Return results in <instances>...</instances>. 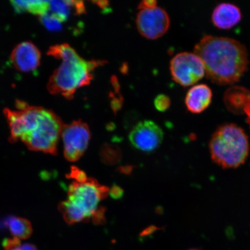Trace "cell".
Returning <instances> with one entry per match:
<instances>
[{
	"label": "cell",
	"instance_id": "1",
	"mask_svg": "<svg viewBox=\"0 0 250 250\" xmlns=\"http://www.w3.org/2000/svg\"><path fill=\"white\" fill-rule=\"evenodd\" d=\"M17 110L5 108L10 136L9 142L21 141L28 149L52 155L58 154V145L63 123L55 112L18 101Z\"/></svg>",
	"mask_w": 250,
	"mask_h": 250
},
{
	"label": "cell",
	"instance_id": "2",
	"mask_svg": "<svg viewBox=\"0 0 250 250\" xmlns=\"http://www.w3.org/2000/svg\"><path fill=\"white\" fill-rule=\"evenodd\" d=\"M206 76L220 85H233L248 69V52L245 45L228 37L206 35L195 46Z\"/></svg>",
	"mask_w": 250,
	"mask_h": 250
},
{
	"label": "cell",
	"instance_id": "3",
	"mask_svg": "<svg viewBox=\"0 0 250 250\" xmlns=\"http://www.w3.org/2000/svg\"><path fill=\"white\" fill-rule=\"evenodd\" d=\"M47 54L62 60L47 85L52 95H61L70 100L77 90L89 85L93 80V72L106 63L104 61H86L67 43L50 47Z\"/></svg>",
	"mask_w": 250,
	"mask_h": 250
},
{
	"label": "cell",
	"instance_id": "4",
	"mask_svg": "<svg viewBox=\"0 0 250 250\" xmlns=\"http://www.w3.org/2000/svg\"><path fill=\"white\" fill-rule=\"evenodd\" d=\"M108 192V188L93 179L83 182L74 181L68 189L67 199L59 204V210L69 225L88 221L91 218L95 223H101L104 212L99 205Z\"/></svg>",
	"mask_w": 250,
	"mask_h": 250
},
{
	"label": "cell",
	"instance_id": "5",
	"mask_svg": "<svg viewBox=\"0 0 250 250\" xmlns=\"http://www.w3.org/2000/svg\"><path fill=\"white\" fill-rule=\"evenodd\" d=\"M212 160L224 168H236L245 163L249 152L248 136L233 124L219 126L209 144Z\"/></svg>",
	"mask_w": 250,
	"mask_h": 250
},
{
	"label": "cell",
	"instance_id": "6",
	"mask_svg": "<svg viewBox=\"0 0 250 250\" xmlns=\"http://www.w3.org/2000/svg\"><path fill=\"white\" fill-rule=\"evenodd\" d=\"M170 69L175 82L183 86L195 85L206 76L204 64L194 52L177 54L171 59Z\"/></svg>",
	"mask_w": 250,
	"mask_h": 250
},
{
	"label": "cell",
	"instance_id": "7",
	"mask_svg": "<svg viewBox=\"0 0 250 250\" xmlns=\"http://www.w3.org/2000/svg\"><path fill=\"white\" fill-rule=\"evenodd\" d=\"M61 136L65 158L70 162L79 160L89 145L90 132L88 125L81 121L64 125Z\"/></svg>",
	"mask_w": 250,
	"mask_h": 250
},
{
	"label": "cell",
	"instance_id": "8",
	"mask_svg": "<svg viewBox=\"0 0 250 250\" xmlns=\"http://www.w3.org/2000/svg\"><path fill=\"white\" fill-rule=\"evenodd\" d=\"M136 22L137 29L142 36L147 39L156 40L167 32L170 21L167 11L156 6L140 9Z\"/></svg>",
	"mask_w": 250,
	"mask_h": 250
},
{
	"label": "cell",
	"instance_id": "9",
	"mask_svg": "<svg viewBox=\"0 0 250 250\" xmlns=\"http://www.w3.org/2000/svg\"><path fill=\"white\" fill-rule=\"evenodd\" d=\"M164 139L163 130L152 121L140 122L131 130L129 140L134 147L151 152L158 147Z\"/></svg>",
	"mask_w": 250,
	"mask_h": 250
},
{
	"label": "cell",
	"instance_id": "10",
	"mask_svg": "<svg viewBox=\"0 0 250 250\" xmlns=\"http://www.w3.org/2000/svg\"><path fill=\"white\" fill-rule=\"evenodd\" d=\"M11 59L18 70L29 73L39 67L41 53L32 42H23L15 47L12 52Z\"/></svg>",
	"mask_w": 250,
	"mask_h": 250
},
{
	"label": "cell",
	"instance_id": "11",
	"mask_svg": "<svg viewBox=\"0 0 250 250\" xmlns=\"http://www.w3.org/2000/svg\"><path fill=\"white\" fill-rule=\"evenodd\" d=\"M242 18L241 11L237 5L223 2L217 5L214 9L211 21L218 29L228 30L238 24Z\"/></svg>",
	"mask_w": 250,
	"mask_h": 250
},
{
	"label": "cell",
	"instance_id": "12",
	"mask_svg": "<svg viewBox=\"0 0 250 250\" xmlns=\"http://www.w3.org/2000/svg\"><path fill=\"white\" fill-rule=\"evenodd\" d=\"M212 92L206 84H197L188 91L185 100L186 107L193 114H200L210 105Z\"/></svg>",
	"mask_w": 250,
	"mask_h": 250
},
{
	"label": "cell",
	"instance_id": "13",
	"mask_svg": "<svg viewBox=\"0 0 250 250\" xmlns=\"http://www.w3.org/2000/svg\"><path fill=\"white\" fill-rule=\"evenodd\" d=\"M224 102L229 111L244 114V109L250 103V91L240 86L229 87L224 94Z\"/></svg>",
	"mask_w": 250,
	"mask_h": 250
},
{
	"label": "cell",
	"instance_id": "14",
	"mask_svg": "<svg viewBox=\"0 0 250 250\" xmlns=\"http://www.w3.org/2000/svg\"><path fill=\"white\" fill-rule=\"evenodd\" d=\"M86 9L81 1H49L51 14L59 21L64 22L71 14L81 15L85 13Z\"/></svg>",
	"mask_w": 250,
	"mask_h": 250
},
{
	"label": "cell",
	"instance_id": "15",
	"mask_svg": "<svg viewBox=\"0 0 250 250\" xmlns=\"http://www.w3.org/2000/svg\"><path fill=\"white\" fill-rule=\"evenodd\" d=\"M12 237L20 240L29 239L33 233V227L30 222L26 218L15 216L9 217L5 221Z\"/></svg>",
	"mask_w": 250,
	"mask_h": 250
},
{
	"label": "cell",
	"instance_id": "16",
	"mask_svg": "<svg viewBox=\"0 0 250 250\" xmlns=\"http://www.w3.org/2000/svg\"><path fill=\"white\" fill-rule=\"evenodd\" d=\"M18 12H28L40 17L48 13L49 1H12L11 2Z\"/></svg>",
	"mask_w": 250,
	"mask_h": 250
},
{
	"label": "cell",
	"instance_id": "17",
	"mask_svg": "<svg viewBox=\"0 0 250 250\" xmlns=\"http://www.w3.org/2000/svg\"><path fill=\"white\" fill-rule=\"evenodd\" d=\"M43 24L51 30H60L61 28L62 21H59L51 14H46L42 17H40Z\"/></svg>",
	"mask_w": 250,
	"mask_h": 250
},
{
	"label": "cell",
	"instance_id": "18",
	"mask_svg": "<svg viewBox=\"0 0 250 250\" xmlns=\"http://www.w3.org/2000/svg\"><path fill=\"white\" fill-rule=\"evenodd\" d=\"M171 101L168 96L165 95H158L155 99L154 105L158 111L164 112L170 107Z\"/></svg>",
	"mask_w": 250,
	"mask_h": 250
},
{
	"label": "cell",
	"instance_id": "19",
	"mask_svg": "<svg viewBox=\"0 0 250 250\" xmlns=\"http://www.w3.org/2000/svg\"><path fill=\"white\" fill-rule=\"evenodd\" d=\"M21 246V240L15 237L5 239L2 242L3 248L6 250H12Z\"/></svg>",
	"mask_w": 250,
	"mask_h": 250
},
{
	"label": "cell",
	"instance_id": "20",
	"mask_svg": "<svg viewBox=\"0 0 250 250\" xmlns=\"http://www.w3.org/2000/svg\"><path fill=\"white\" fill-rule=\"evenodd\" d=\"M69 176L71 179H73L74 181H78V182H83L87 179L83 171H80L75 167L72 168Z\"/></svg>",
	"mask_w": 250,
	"mask_h": 250
},
{
	"label": "cell",
	"instance_id": "21",
	"mask_svg": "<svg viewBox=\"0 0 250 250\" xmlns=\"http://www.w3.org/2000/svg\"><path fill=\"white\" fill-rule=\"evenodd\" d=\"M156 4H157V2L155 1V0H145V1L140 2L139 5V9L154 8L156 7Z\"/></svg>",
	"mask_w": 250,
	"mask_h": 250
},
{
	"label": "cell",
	"instance_id": "22",
	"mask_svg": "<svg viewBox=\"0 0 250 250\" xmlns=\"http://www.w3.org/2000/svg\"><path fill=\"white\" fill-rule=\"evenodd\" d=\"M111 194L114 198H120L123 195V192L120 187H114L111 190Z\"/></svg>",
	"mask_w": 250,
	"mask_h": 250
},
{
	"label": "cell",
	"instance_id": "23",
	"mask_svg": "<svg viewBox=\"0 0 250 250\" xmlns=\"http://www.w3.org/2000/svg\"><path fill=\"white\" fill-rule=\"evenodd\" d=\"M12 250H38L32 244L26 243Z\"/></svg>",
	"mask_w": 250,
	"mask_h": 250
},
{
	"label": "cell",
	"instance_id": "24",
	"mask_svg": "<svg viewBox=\"0 0 250 250\" xmlns=\"http://www.w3.org/2000/svg\"><path fill=\"white\" fill-rule=\"evenodd\" d=\"M244 114L246 115L247 116V122L250 128V103L247 105V107L244 109Z\"/></svg>",
	"mask_w": 250,
	"mask_h": 250
},
{
	"label": "cell",
	"instance_id": "25",
	"mask_svg": "<svg viewBox=\"0 0 250 250\" xmlns=\"http://www.w3.org/2000/svg\"><path fill=\"white\" fill-rule=\"evenodd\" d=\"M95 3H96L97 4H98V6H99L101 8L104 9L107 8L108 5V2L105 1H96L94 2Z\"/></svg>",
	"mask_w": 250,
	"mask_h": 250
},
{
	"label": "cell",
	"instance_id": "26",
	"mask_svg": "<svg viewBox=\"0 0 250 250\" xmlns=\"http://www.w3.org/2000/svg\"><path fill=\"white\" fill-rule=\"evenodd\" d=\"M199 250L198 249H189V250Z\"/></svg>",
	"mask_w": 250,
	"mask_h": 250
}]
</instances>
